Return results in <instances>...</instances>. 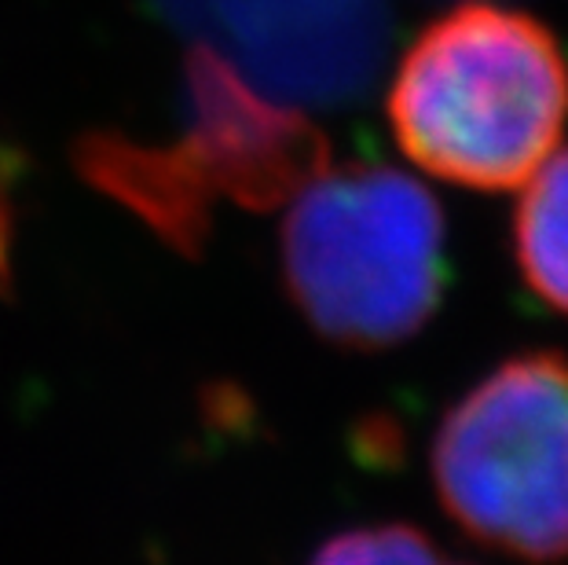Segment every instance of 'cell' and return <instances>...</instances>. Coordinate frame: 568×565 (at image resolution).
<instances>
[{"label": "cell", "instance_id": "cell-1", "mask_svg": "<svg viewBox=\"0 0 568 565\" xmlns=\"http://www.w3.org/2000/svg\"><path fill=\"white\" fill-rule=\"evenodd\" d=\"M385 111L400 151L429 176L525 188L568 125V56L528 11L463 0L407 44Z\"/></svg>", "mask_w": 568, "mask_h": 565}, {"label": "cell", "instance_id": "cell-2", "mask_svg": "<svg viewBox=\"0 0 568 565\" xmlns=\"http://www.w3.org/2000/svg\"><path fill=\"white\" fill-rule=\"evenodd\" d=\"M444 243V213L422 180L389 165L316 173L283 224L286 294L320 339L382 353L437 312Z\"/></svg>", "mask_w": 568, "mask_h": 565}, {"label": "cell", "instance_id": "cell-3", "mask_svg": "<svg viewBox=\"0 0 568 565\" xmlns=\"http://www.w3.org/2000/svg\"><path fill=\"white\" fill-rule=\"evenodd\" d=\"M433 485L477 544L568 562V356L521 353L480 379L437 430Z\"/></svg>", "mask_w": 568, "mask_h": 565}, {"label": "cell", "instance_id": "cell-4", "mask_svg": "<svg viewBox=\"0 0 568 565\" xmlns=\"http://www.w3.org/2000/svg\"><path fill=\"white\" fill-rule=\"evenodd\" d=\"M514 258L528 291L568 316V148L554 151L521 191Z\"/></svg>", "mask_w": 568, "mask_h": 565}, {"label": "cell", "instance_id": "cell-5", "mask_svg": "<svg viewBox=\"0 0 568 565\" xmlns=\"http://www.w3.org/2000/svg\"><path fill=\"white\" fill-rule=\"evenodd\" d=\"M308 565H466V562L444 555L415 525H367L326 539Z\"/></svg>", "mask_w": 568, "mask_h": 565}]
</instances>
